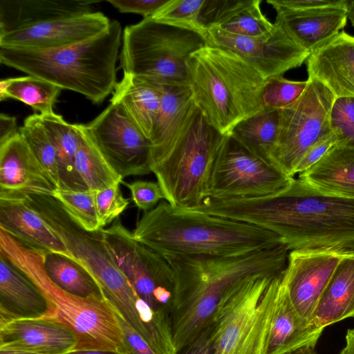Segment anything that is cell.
<instances>
[{
  "mask_svg": "<svg viewBox=\"0 0 354 354\" xmlns=\"http://www.w3.org/2000/svg\"><path fill=\"white\" fill-rule=\"evenodd\" d=\"M206 212L270 230L290 251L354 252V199L319 192L298 178L275 195L210 198Z\"/></svg>",
  "mask_w": 354,
  "mask_h": 354,
  "instance_id": "1",
  "label": "cell"
},
{
  "mask_svg": "<svg viewBox=\"0 0 354 354\" xmlns=\"http://www.w3.org/2000/svg\"><path fill=\"white\" fill-rule=\"evenodd\" d=\"M288 251L281 245L232 256H163L174 275L171 323L176 351L196 338L222 302L245 283L281 274Z\"/></svg>",
  "mask_w": 354,
  "mask_h": 354,
  "instance_id": "2",
  "label": "cell"
},
{
  "mask_svg": "<svg viewBox=\"0 0 354 354\" xmlns=\"http://www.w3.org/2000/svg\"><path fill=\"white\" fill-rule=\"evenodd\" d=\"M134 239L162 256H232L285 245L277 234L243 221L162 201L145 212Z\"/></svg>",
  "mask_w": 354,
  "mask_h": 354,
  "instance_id": "3",
  "label": "cell"
},
{
  "mask_svg": "<svg viewBox=\"0 0 354 354\" xmlns=\"http://www.w3.org/2000/svg\"><path fill=\"white\" fill-rule=\"evenodd\" d=\"M122 32L121 24L115 20L99 35L68 46L51 49L0 47V62L100 104L113 93L117 84Z\"/></svg>",
  "mask_w": 354,
  "mask_h": 354,
  "instance_id": "4",
  "label": "cell"
},
{
  "mask_svg": "<svg viewBox=\"0 0 354 354\" xmlns=\"http://www.w3.org/2000/svg\"><path fill=\"white\" fill-rule=\"evenodd\" d=\"M187 71L197 108L221 134L263 110L266 80L236 54L206 45L191 56Z\"/></svg>",
  "mask_w": 354,
  "mask_h": 354,
  "instance_id": "5",
  "label": "cell"
},
{
  "mask_svg": "<svg viewBox=\"0 0 354 354\" xmlns=\"http://www.w3.org/2000/svg\"><path fill=\"white\" fill-rule=\"evenodd\" d=\"M0 254L21 270L54 304L56 318L77 335L76 350H101L123 354L122 329L115 311L106 299H86L63 290L46 274L41 251L26 247L2 230Z\"/></svg>",
  "mask_w": 354,
  "mask_h": 354,
  "instance_id": "6",
  "label": "cell"
},
{
  "mask_svg": "<svg viewBox=\"0 0 354 354\" xmlns=\"http://www.w3.org/2000/svg\"><path fill=\"white\" fill-rule=\"evenodd\" d=\"M206 45L198 33L143 19L123 30L120 66L123 74L160 84L189 85L187 62Z\"/></svg>",
  "mask_w": 354,
  "mask_h": 354,
  "instance_id": "7",
  "label": "cell"
},
{
  "mask_svg": "<svg viewBox=\"0 0 354 354\" xmlns=\"http://www.w3.org/2000/svg\"><path fill=\"white\" fill-rule=\"evenodd\" d=\"M227 136L210 125L196 109L174 148L151 169L167 202L191 210L207 198L213 167Z\"/></svg>",
  "mask_w": 354,
  "mask_h": 354,
  "instance_id": "8",
  "label": "cell"
},
{
  "mask_svg": "<svg viewBox=\"0 0 354 354\" xmlns=\"http://www.w3.org/2000/svg\"><path fill=\"white\" fill-rule=\"evenodd\" d=\"M281 274L252 279L222 302L209 324L214 354L262 353Z\"/></svg>",
  "mask_w": 354,
  "mask_h": 354,
  "instance_id": "9",
  "label": "cell"
},
{
  "mask_svg": "<svg viewBox=\"0 0 354 354\" xmlns=\"http://www.w3.org/2000/svg\"><path fill=\"white\" fill-rule=\"evenodd\" d=\"M26 196L62 241L73 259L93 275L112 306L120 307L133 298L134 289L108 250L102 229L95 232L85 231L52 196Z\"/></svg>",
  "mask_w": 354,
  "mask_h": 354,
  "instance_id": "10",
  "label": "cell"
},
{
  "mask_svg": "<svg viewBox=\"0 0 354 354\" xmlns=\"http://www.w3.org/2000/svg\"><path fill=\"white\" fill-rule=\"evenodd\" d=\"M102 233L114 261L138 297L155 312L171 319L174 275L167 259L137 241L118 218Z\"/></svg>",
  "mask_w": 354,
  "mask_h": 354,
  "instance_id": "11",
  "label": "cell"
},
{
  "mask_svg": "<svg viewBox=\"0 0 354 354\" xmlns=\"http://www.w3.org/2000/svg\"><path fill=\"white\" fill-rule=\"evenodd\" d=\"M302 95L280 110V122L272 163L294 178L295 169L307 151L333 131L330 113L333 94L316 79L308 77Z\"/></svg>",
  "mask_w": 354,
  "mask_h": 354,
  "instance_id": "12",
  "label": "cell"
},
{
  "mask_svg": "<svg viewBox=\"0 0 354 354\" xmlns=\"http://www.w3.org/2000/svg\"><path fill=\"white\" fill-rule=\"evenodd\" d=\"M277 167L252 154L227 136L214 162L207 197L260 198L287 189L294 180Z\"/></svg>",
  "mask_w": 354,
  "mask_h": 354,
  "instance_id": "13",
  "label": "cell"
},
{
  "mask_svg": "<svg viewBox=\"0 0 354 354\" xmlns=\"http://www.w3.org/2000/svg\"><path fill=\"white\" fill-rule=\"evenodd\" d=\"M86 128L105 160L122 179L151 173L150 141L118 104L110 102Z\"/></svg>",
  "mask_w": 354,
  "mask_h": 354,
  "instance_id": "14",
  "label": "cell"
},
{
  "mask_svg": "<svg viewBox=\"0 0 354 354\" xmlns=\"http://www.w3.org/2000/svg\"><path fill=\"white\" fill-rule=\"evenodd\" d=\"M206 42L236 54L266 80L300 66L310 55L275 22L271 32L259 37L241 36L209 27Z\"/></svg>",
  "mask_w": 354,
  "mask_h": 354,
  "instance_id": "15",
  "label": "cell"
},
{
  "mask_svg": "<svg viewBox=\"0 0 354 354\" xmlns=\"http://www.w3.org/2000/svg\"><path fill=\"white\" fill-rule=\"evenodd\" d=\"M348 252L299 249L288 253L281 284L299 316L311 324L312 317L337 265Z\"/></svg>",
  "mask_w": 354,
  "mask_h": 354,
  "instance_id": "16",
  "label": "cell"
},
{
  "mask_svg": "<svg viewBox=\"0 0 354 354\" xmlns=\"http://www.w3.org/2000/svg\"><path fill=\"white\" fill-rule=\"evenodd\" d=\"M111 21L100 12L61 17L0 35V47L51 49L71 46L104 31Z\"/></svg>",
  "mask_w": 354,
  "mask_h": 354,
  "instance_id": "17",
  "label": "cell"
},
{
  "mask_svg": "<svg viewBox=\"0 0 354 354\" xmlns=\"http://www.w3.org/2000/svg\"><path fill=\"white\" fill-rule=\"evenodd\" d=\"M0 229L22 245L44 252L73 257L26 194L0 191Z\"/></svg>",
  "mask_w": 354,
  "mask_h": 354,
  "instance_id": "18",
  "label": "cell"
},
{
  "mask_svg": "<svg viewBox=\"0 0 354 354\" xmlns=\"http://www.w3.org/2000/svg\"><path fill=\"white\" fill-rule=\"evenodd\" d=\"M78 343L75 331L56 317L15 319L0 326V350L66 354Z\"/></svg>",
  "mask_w": 354,
  "mask_h": 354,
  "instance_id": "19",
  "label": "cell"
},
{
  "mask_svg": "<svg viewBox=\"0 0 354 354\" xmlns=\"http://www.w3.org/2000/svg\"><path fill=\"white\" fill-rule=\"evenodd\" d=\"M161 85L160 108L149 140L151 169L170 153L197 109L189 85Z\"/></svg>",
  "mask_w": 354,
  "mask_h": 354,
  "instance_id": "20",
  "label": "cell"
},
{
  "mask_svg": "<svg viewBox=\"0 0 354 354\" xmlns=\"http://www.w3.org/2000/svg\"><path fill=\"white\" fill-rule=\"evenodd\" d=\"M348 0L310 9L274 7L275 23L301 48L310 53L337 35L348 19Z\"/></svg>",
  "mask_w": 354,
  "mask_h": 354,
  "instance_id": "21",
  "label": "cell"
},
{
  "mask_svg": "<svg viewBox=\"0 0 354 354\" xmlns=\"http://www.w3.org/2000/svg\"><path fill=\"white\" fill-rule=\"evenodd\" d=\"M56 189L20 133L0 143V191L53 196Z\"/></svg>",
  "mask_w": 354,
  "mask_h": 354,
  "instance_id": "22",
  "label": "cell"
},
{
  "mask_svg": "<svg viewBox=\"0 0 354 354\" xmlns=\"http://www.w3.org/2000/svg\"><path fill=\"white\" fill-rule=\"evenodd\" d=\"M54 304L0 254V326L15 319L56 317Z\"/></svg>",
  "mask_w": 354,
  "mask_h": 354,
  "instance_id": "23",
  "label": "cell"
},
{
  "mask_svg": "<svg viewBox=\"0 0 354 354\" xmlns=\"http://www.w3.org/2000/svg\"><path fill=\"white\" fill-rule=\"evenodd\" d=\"M308 77L323 84L335 98L354 97V37L340 31L306 59Z\"/></svg>",
  "mask_w": 354,
  "mask_h": 354,
  "instance_id": "24",
  "label": "cell"
},
{
  "mask_svg": "<svg viewBox=\"0 0 354 354\" xmlns=\"http://www.w3.org/2000/svg\"><path fill=\"white\" fill-rule=\"evenodd\" d=\"M322 332L299 316L280 281L261 354H285L306 345L315 347Z\"/></svg>",
  "mask_w": 354,
  "mask_h": 354,
  "instance_id": "25",
  "label": "cell"
},
{
  "mask_svg": "<svg viewBox=\"0 0 354 354\" xmlns=\"http://www.w3.org/2000/svg\"><path fill=\"white\" fill-rule=\"evenodd\" d=\"M97 1L1 0L0 35L48 20L93 12Z\"/></svg>",
  "mask_w": 354,
  "mask_h": 354,
  "instance_id": "26",
  "label": "cell"
},
{
  "mask_svg": "<svg viewBox=\"0 0 354 354\" xmlns=\"http://www.w3.org/2000/svg\"><path fill=\"white\" fill-rule=\"evenodd\" d=\"M162 85L149 79L123 74L113 92L111 103L118 104L149 140L160 111Z\"/></svg>",
  "mask_w": 354,
  "mask_h": 354,
  "instance_id": "27",
  "label": "cell"
},
{
  "mask_svg": "<svg viewBox=\"0 0 354 354\" xmlns=\"http://www.w3.org/2000/svg\"><path fill=\"white\" fill-rule=\"evenodd\" d=\"M261 0H205L202 11L205 26L246 37H259L271 32L274 24L263 14Z\"/></svg>",
  "mask_w": 354,
  "mask_h": 354,
  "instance_id": "28",
  "label": "cell"
},
{
  "mask_svg": "<svg viewBox=\"0 0 354 354\" xmlns=\"http://www.w3.org/2000/svg\"><path fill=\"white\" fill-rule=\"evenodd\" d=\"M298 179L319 192L354 199V149L337 145Z\"/></svg>",
  "mask_w": 354,
  "mask_h": 354,
  "instance_id": "29",
  "label": "cell"
},
{
  "mask_svg": "<svg viewBox=\"0 0 354 354\" xmlns=\"http://www.w3.org/2000/svg\"><path fill=\"white\" fill-rule=\"evenodd\" d=\"M354 317V252L339 261L314 310L311 324L322 329Z\"/></svg>",
  "mask_w": 354,
  "mask_h": 354,
  "instance_id": "30",
  "label": "cell"
},
{
  "mask_svg": "<svg viewBox=\"0 0 354 354\" xmlns=\"http://www.w3.org/2000/svg\"><path fill=\"white\" fill-rule=\"evenodd\" d=\"M40 117L56 151L59 188L75 191L88 189L75 167L79 141L75 124L68 123L62 115L55 112L40 115Z\"/></svg>",
  "mask_w": 354,
  "mask_h": 354,
  "instance_id": "31",
  "label": "cell"
},
{
  "mask_svg": "<svg viewBox=\"0 0 354 354\" xmlns=\"http://www.w3.org/2000/svg\"><path fill=\"white\" fill-rule=\"evenodd\" d=\"M279 122V109L263 110L239 122L230 136L254 156L273 165Z\"/></svg>",
  "mask_w": 354,
  "mask_h": 354,
  "instance_id": "32",
  "label": "cell"
},
{
  "mask_svg": "<svg viewBox=\"0 0 354 354\" xmlns=\"http://www.w3.org/2000/svg\"><path fill=\"white\" fill-rule=\"evenodd\" d=\"M41 254L46 274L61 289L82 298L106 299L97 281L82 264L60 254Z\"/></svg>",
  "mask_w": 354,
  "mask_h": 354,
  "instance_id": "33",
  "label": "cell"
},
{
  "mask_svg": "<svg viewBox=\"0 0 354 354\" xmlns=\"http://www.w3.org/2000/svg\"><path fill=\"white\" fill-rule=\"evenodd\" d=\"M79 141L75 156V167L88 189H104L122 183V178L105 160L91 136L86 124H75Z\"/></svg>",
  "mask_w": 354,
  "mask_h": 354,
  "instance_id": "34",
  "label": "cell"
},
{
  "mask_svg": "<svg viewBox=\"0 0 354 354\" xmlns=\"http://www.w3.org/2000/svg\"><path fill=\"white\" fill-rule=\"evenodd\" d=\"M6 100L13 98L30 106L43 115L54 113L53 106L62 88L41 78L28 75L7 78Z\"/></svg>",
  "mask_w": 354,
  "mask_h": 354,
  "instance_id": "35",
  "label": "cell"
},
{
  "mask_svg": "<svg viewBox=\"0 0 354 354\" xmlns=\"http://www.w3.org/2000/svg\"><path fill=\"white\" fill-rule=\"evenodd\" d=\"M19 133L44 167L55 187L59 188L56 151L41 122L40 115L35 113L28 116L24 120V124L19 127Z\"/></svg>",
  "mask_w": 354,
  "mask_h": 354,
  "instance_id": "36",
  "label": "cell"
},
{
  "mask_svg": "<svg viewBox=\"0 0 354 354\" xmlns=\"http://www.w3.org/2000/svg\"><path fill=\"white\" fill-rule=\"evenodd\" d=\"M96 192L92 189L75 191L57 188L53 196L68 215L85 231L101 230L96 208Z\"/></svg>",
  "mask_w": 354,
  "mask_h": 354,
  "instance_id": "37",
  "label": "cell"
},
{
  "mask_svg": "<svg viewBox=\"0 0 354 354\" xmlns=\"http://www.w3.org/2000/svg\"><path fill=\"white\" fill-rule=\"evenodd\" d=\"M205 3V0H168L151 18L195 32L206 39L207 28L202 18Z\"/></svg>",
  "mask_w": 354,
  "mask_h": 354,
  "instance_id": "38",
  "label": "cell"
},
{
  "mask_svg": "<svg viewBox=\"0 0 354 354\" xmlns=\"http://www.w3.org/2000/svg\"><path fill=\"white\" fill-rule=\"evenodd\" d=\"M306 81H292L277 76L268 78L262 95L263 110L281 109L294 102L304 93Z\"/></svg>",
  "mask_w": 354,
  "mask_h": 354,
  "instance_id": "39",
  "label": "cell"
},
{
  "mask_svg": "<svg viewBox=\"0 0 354 354\" xmlns=\"http://www.w3.org/2000/svg\"><path fill=\"white\" fill-rule=\"evenodd\" d=\"M330 126L337 139V145L354 149V97L335 99Z\"/></svg>",
  "mask_w": 354,
  "mask_h": 354,
  "instance_id": "40",
  "label": "cell"
},
{
  "mask_svg": "<svg viewBox=\"0 0 354 354\" xmlns=\"http://www.w3.org/2000/svg\"><path fill=\"white\" fill-rule=\"evenodd\" d=\"M95 203L99 223L102 229L118 219L129 204V199L122 195L120 183L97 191Z\"/></svg>",
  "mask_w": 354,
  "mask_h": 354,
  "instance_id": "41",
  "label": "cell"
},
{
  "mask_svg": "<svg viewBox=\"0 0 354 354\" xmlns=\"http://www.w3.org/2000/svg\"><path fill=\"white\" fill-rule=\"evenodd\" d=\"M129 189L131 198L137 207L145 212L153 209L165 199V195L158 182L137 180L124 183Z\"/></svg>",
  "mask_w": 354,
  "mask_h": 354,
  "instance_id": "42",
  "label": "cell"
},
{
  "mask_svg": "<svg viewBox=\"0 0 354 354\" xmlns=\"http://www.w3.org/2000/svg\"><path fill=\"white\" fill-rule=\"evenodd\" d=\"M122 13H135L144 19L151 17L168 0H107Z\"/></svg>",
  "mask_w": 354,
  "mask_h": 354,
  "instance_id": "43",
  "label": "cell"
},
{
  "mask_svg": "<svg viewBox=\"0 0 354 354\" xmlns=\"http://www.w3.org/2000/svg\"><path fill=\"white\" fill-rule=\"evenodd\" d=\"M337 145V139L332 132L313 145L305 153L295 169L301 174L319 162L332 148Z\"/></svg>",
  "mask_w": 354,
  "mask_h": 354,
  "instance_id": "44",
  "label": "cell"
},
{
  "mask_svg": "<svg viewBox=\"0 0 354 354\" xmlns=\"http://www.w3.org/2000/svg\"><path fill=\"white\" fill-rule=\"evenodd\" d=\"M115 313L122 332L123 354H158L116 311Z\"/></svg>",
  "mask_w": 354,
  "mask_h": 354,
  "instance_id": "45",
  "label": "cell"
},
{
  "mask_svg": "<svg viewBox=\"0 0 354 354\" xmlns=\"http://www.w3.org/2000/svg\"><path fill=\"white\" fill-rule=\"evenodd\" d=\"M211 326L209 324L192 341L176 351V354H214Z\"/></svg>",
  "mask_w": 354,
  "mask_h": 354,
  "instance_id": "46",
  "label": "cell"
},
{
  "mask_svg": "<svg viewBox=\"0 0 354 354\" xmlns=\"http://www.w3.org/2000/svg\"><path fill=\"white\" fill-rule=\"evenodd\" d=\"M342 0H268L267 3L273 8L301 10L337 5Z\"/></svg>",
  "mask_w": 354,
  "mask_h": 354,
  "instance_id": "47",
  "label": "cell"
},
{
  "mask_svg": "<svg viewBox=\"0 0 354 354\" xmlns=\"http://www.w3.org/2000/svg\"><path fill=\"white\" fill-rule=\"evenodd\" d=\"M19 133L17 119L14 116L1 113L0 115V143H2Z\"/></svg>",
  "mask_w": 354,
  "mask_h": 354,
  "instance_id": "48",
  "label": "cell"
},
{
  "mask_svg": "<svg viewBox=\"0 0 354 354\" xmlns=\"http://www.w3.org/2000/svg\"><path fill=\"white\" fill-rule=\"evenodd\" d=\"M339 354H354V329H348L346 335V346Z\"/></svg>",
  "mask_w": 354,
  "mask_h": 354,
  "instance_id": "49",
  "label": "cell"
},
{
  "mask_svg": "<svg viewBox=\"0 0 354 354\" xmlns=\"http://www.w3.org/2000/svg\"><path fill=\"white\" fill-rule=\"evenodd\" d=\"M66 354H120L117 352L101 350H75Z\"/></svg>",
  "mask_w": 354,
  "mask_h": 354,
  "instance_id": "50",
  "label": "cell"
},
{
  "mask_svg": "<svg viewBox=\"0 0 354 354\" xmlns=\"http://www.w3.org/2000/svg\"><path fill=\"white\" fill-rule=\"evenodd\" d=\"M285 354H317L315 347L306 345Z\"/></svg>",
  "mask_w": 354,
  "mask_h": 354,
  "instance_id": "51",
  "label": "cell"
},
{
  "mask_svg": "<svg viewBox=\"0 0 354 354\" xmlns=\"http://www.w3.org/2000/svg\"><path fill=\"white\" fill-rule=\"evenodd\" d=\"M347 14L352 26L354 27V0L347 1Z\"/></svg>",
  "mask_w": 354,
  "mask_h": 354,
  "instance_id": "52",
  "label": "cell"
},
{
  "mask_svg": "<svg viewBox=\"0 0 354 354\" xmlns=\"http://www.w3.org/2000/svg\"><path fill=\"white\" fill-rule=\"evenodd\" d=\"M0 354H38V353L25 352V351H19L0 350Z\"/></svg>",
  "mask_w": 354,
  "mask_h": 354,
  "instance_id": "53",
  "label": "cell"
}]
</instances>
